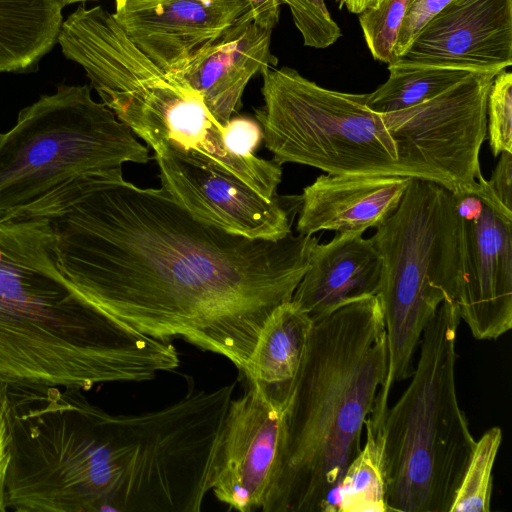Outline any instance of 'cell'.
<instances>
[{"label":"cell","instance_id":"1","mask_svg":"<svg viewBox=\"0 0 512 512\" xmlns=\"http://www.w3.org/2000/svg\"><path fill=\"white\" fill-rule=\"evenodd\" d=\"M25 213L48 221L60 272L91 303L141 334L222 356L240 374L319 240L228 232L122 174L78 179Z\"/></svg>","mask_w":512,"mask_h":512},{"label":"cell","instance_id":"2","mask_svg":"<svg viewBox=\"0 0 512 512\" xmlns=\"http://www.w3.org/2000/svg\"><path fill=\"white\" fill-rule=\"evenodd\" d=\"M179 364L172 342L122 325L68 282L45 218L0 213V385L87 391Z\"/></svg>","mask_w":512,"mask_h":512},{"label":"cell","instance_id":"3","mask_svg":"<svg viewBox=\"0 0 512 512\" xmlns=\"http://www.w3.org/2000/svg\"><path fill=\"white\" fill-rule=\"evenodd\" d=\"M378 295L314 321L287 409L281 468L264 512H336V493L387 373Z\"/></svg>","mask_w":512,"mask_h":512},{"label":"cell","instance_id":"4","mask_svg":"<svg viewBox=\"0 0 512 512\" xmlns=\"http://www.w3.org/2000/svg\"><path fill=\"white\" fill-rule=\"evenodd\" d=\"M459 323L456 302L444 300L423 330L410 384L376 433L389 512H449L469 462L475 440L456 392Z\"/></svg>","mask_w":512,"mask_h":512},{"label":"cell","instance_id":"5","mask_svg":"<svg viewBox=\"0 0 512 512\" xmlns=\"http://www.w3.org/2000/svg\"><path fill=\"white\" fill-rule=\"evenodd\" d=\"M382 260L378 297L388 348L387 373L368 421L381 428L394 385L412 376L421 335L440 304L462 283L461 229L453 194L410 177L396 211L370 238Z\"/></svg>","mask_w":512,"mask_h":512},{"label":"cell","instance_id":"6","mask_svg":"<svg viewBox=\"0 0 512 512\" xmlns=\"http://www.w3.org/2000/svg\"><path fill=\"white\" fill-rule=\"evenodd\" d=\"M11 434L6 506L17 512H110L107 411L81 390L2 385Z\"/></svg>","mask_w":512,"mask_h":512},{"label":"cell","instance_id":"7","mask_svg":"<svg viewBox=\"0 0 512 512\" xmlns=\"http://www.w3.org/2000/svg\"><path fill=\"white\" fill-rule=\"evenodd\" d=\"M148 149L87 85L60 84L0 133V213L20 214L62 187L144 164Z\"/></svg>","mask_w":512,"mask_h":512},{"label":"cell","instance_id":"8","mask_svg":"<svg viewBox=\"0 0 512 512\" xmlns=\"http://www.w3.org/2000/svg\"><path fill=\"white\" fill-rule=\"evenodd\" d=\"M261 75L264 105L256 118L276 163L328 174L411 177L397 161L381 114L366 105L367 94L321 87L290 67H268Z\"/></svg>","mask_w":512,"mask_h":512},{"label":"cell","instance_id":"9","mask_svg":"<svg viewBox=\"0 0 512 512\" xmlns=\"http://www.w3.org/2000/svg\"><path fill=\"white\" fill-rule=\"evenodd\" d=\"M496 75L471 72L419 105L381 114L397 161L411 177L434 181L452 193H480L486 179L479 155L487 135L488 94Z\"/></svg>","mask_w":512,"mask_h":512},{"label":"cell","instance_id":"10","mask_svg":"<svg viewBox=\"0 0 512 512\" xmlns=\"http://www.w3.org/2000/svg\"><path fill=\"white\" fill-rule=\"evenodd\" d=\"M286 419L287 409L252 384L232 398L212 448L208 492L230 509L263 512L281 468Z\"/></svg>","mask_w":512,"mask_h":512},{"label":"cell","instance_id":"11","mask_svg":"<svg viewBox=\"0 0 512 512\" xmlns=\"http://www.w3.org/2000/svg\"><path fill=\"white\" fill-rule=\"evenodd\" d=\"M115 116L149 145L210 171L236 178L266 199L276 196L281 165L255 155L238 156L224 143L222 127L200 96L177 85Z\"/></svg>","mask_w":512,"mask_h":512},{"label":"cell","instance_id":"12","mask_svg":"<svg viewBox=\"0 0 512 512\" xmlns=\"http://www.w3.org/2000/svg\"><path fill=\"white\" fill-rule=\"evenodd\" d=\"M460 222V320L478 340H495L512 327V211L486 187L452 193Z\"/></svg>","mask_w":512,"mask_h":512},{"label":"cell","instance_id":"13","mask_svg":"<svg viewBox=\"0 0 512 512\" xmlns=\"http://www.w3.org/2000/svg\"><path fill=\"white\" fill-rule=\"evenodd\" d=\"M512 64V0H453L388 67L498 74Z\"/></svg>","mask_w":512,"mask_h":512},{"label":"cell","instance_id":"14","mask_svg":"<svg viewBox=\"0 0 512 512\" xmlns=\"http://www.w3.org/2000/svg\"><path fill=\"white\" fill-rule=\"evenodd\" d=\"M162 188L196 217L249 238L277 240L291 231L301 197L266 199L244 182L155 152Z\"/></svg>","mask_w":512,"mask_h":512},{"label":"cell","instance_id":"15","mask_svg":"<svg viewBox=\"0 0 512 512\" xmlns=\"http://www.w3.org/2000/svg\"><path fill=\"white\" fill-rule=\"evenodd\" d=\"M131 41L168 75L184 68L248 9L246 0H152L115 5Z\"/></svg>","mask_w":512,"mask_h":512},{"label":"cell","instance_id":"16","mask_svg":"<svg viewBox=\"0 0 512 512\" xmlns=\"http://www.w3.org/2000/svg\"><path fill=\"white\" fill-rule=\"evenodd\" d=\"M272 31L256 24L246 10L214 43L170 76L197 93L224 127L240 106L249 80L277 64L270 50Z\"/></svg>","mask_w":512,"mask_h":512},{"label":"cell","instance_id":"17","mask_svg":"<svg viewBox=\"0 0 512 512\" xmlns=\"http://www.w3.org/2000/svg\"><path fill=\"white\" fill-rule=\"evenodd\" d=\"M410 177L326 174L303 189L296 229L362 233L378 227L399 207Z\"/></svg>","mask_w":512,"mask_h":512},{"label":"cell","instance_id":"18","mask_svg":"<svg viewBox=\"0 0 512 512\" xmlns=\"http://www.w3.org/2000/svg\"><path fill=\"white\" fill-rule=\"evenodd\" d=\"M381 278L382 260L371 239L362 233H339L314 245L291 300L314 322L347 303L377 295Z\"/></svg>","mask_w":512,"mask_h":512},{"label":"cell","instance_id":"19","mask_svg":"<svg viewBox=\"0 0 512 512\" xmlns=\"http://www.w3.org/2000/svg\"><path fill=\"white\" fill-rule=\"evenodd\" d=\"M313 324L290 300L269 315L259 332L241 375L276 406L288 409Z\"/></svg>","mask_w":512,"mask_h":512},{"label":"cell","instance_id":"20","mask_svg":"<svg viewBox=\"0 0 512 512\" xmlns=\"http://www.w3.org/2000/svg\"><path fill=\"white\" fill-rule=\"evenodd\" d=\"M61 0H0V73L30 71L57 43Z\"/></svg>","mask_w":512,"mask_h":512},{"label":"cell","instance_id":"21","mask_svg":"<svg viewBox=\"0 0 512 512\" xmlns=\"http://www.w3.org/2000/svg\"><path fill=\"white\" fill-rule=\"evenodd\" d=\"M365 431V443L338 486L336 512H389L382 439L367 424Z\"/></svg>","mask_w":512,"mask_h":512},{"label":"cell","instance_id":"22","mask_svg":"<svg viewBox=\"0 0 512 512\" xmlns=\"http://www.w3.org/2000/svg\"><path fill=\"white\" fill-rule=\"evenodd\" d=\"M389 77L367 94L366 105L378 114L397 112L419 105L445 91L471 72L451 68L388 67Z\"/></svg>","mask_w":512,"mask_h":512},{"label":"cell","instance_id":"23","mask_svg":"<svg viewBox=\"0 0 512 512\" xmlns=\"http://www.w3.org/2000/svg\"><path fill=\"white\" fill-rule=\"evenodd\" d=\"M501 443L502 430L497 426L488 429L475 441L449 512L490 511L492 470Z\"/></svg>","mask_w":512,"mask_h":512},{"label":"cell","instance_id":"24","mask_svg":"<svg viewBox=\"0 0 512 512\" xmlns=\"http://www.w3.org/2000/svg\"><path fill=\"white\" fill-rule=\"evenodd\" d=\"M410 0H382L375 7L359 14V23L366 45L375 60L390 64L398 32Z\"/></svg>","mask_w":512,"mask_h":512},{"label":"cell","instance_id":"25","mask_svg":"<svg viewBox=\"0 0 512 512\" xmlns=\"http://www.w3.org/2000/svg\"><path fill=\"white\" fill-rule=\"evenodd\" d=\"M487 132L495 157L512 153V74L499 72L491 84L487 102Z\"/></svg>","mask_w":512,"mask_h":512},{"label":"cell","instance_id":"26","mask_svg":"<svg viewBox=\"0 0 512 512\" xmlns=\"http://www.w3.org/2000/svg\"><path fill=\"white\" fill-rule=\"evenodd\" d=\"M291 10L293 21L305 46L323 49L334 44L342 35L332 19L324 0H280Z\"/></svg>","mask_w":512,"mask_h":512},{"label":"cell","instance_id":"27","mask_svg":"<svg viewBox=\"0 0 512 512\" xmlns=\"http://www.w3.org/2000/svg\"><path fill=\"white\" fill-rule=\"evenodd\" d=\"M453 0H410L394 47V59L409 47L422 27ZM392 61V62H393ZM391 62V63H392Z\"/></svg>","mask_w":512,"mask_h":512},{"label":"cell","instance_id":"28","mask_svg":"<svg viewBox=\"0 0 512 512\" xmlns=\"http://www.w3.org/2000/svg\"><path fill=\"white\" fill-rule=\"evenodd\" d=\"M222 131L228 150L241 157L255 155V150L263 140L261 125L248 117L230 118Z\"/></svg>","mask_w":512,"mask_h":512},{"label":"cell","instance_id":"29","mask_svg":"<svg viewBox=\"0 0 512 512\" xmlns=\"http://www.w3.org/2000/svg\"><path fill=\"white\" fill-rule=\"evenodd\" d=\"M486 182L492 195L512 211V153H501L491 178Z\"/></svg>","mask_w":512,"mask_h":512},{"label":"cell","instance_id":"30","mask_svg":"<svg viewBox=\"0 0 512 512\" xmlns=\"http://www.w3.org/2000/svg\"><path fill=\"white\" fill-rule=\"evenodd\" d=\"M11 461V434L5 397L0 385V512H6V481Z\"/></svg>","mask_w":512,"mask_h":512},{"label":"cell","instance_id":"31","mask_svg":"<svg viewBox=\"0 0 512 512\" xmlns=\"http://www.w3.org/2000/svg\"><path fill=\"white\" fill-rule=\"evenodd\" d=\"M247 12L261 27L274 29L279 21L280 0H246Z\"/></svg>","mask_w":512,"mask_h":512},{"label":"cell","instance_id":"32","mask_svg":"<svg viewBox=\"0 0 512 512\" xmlns=\"http://www.w3.org/2000/svg\"><path fill=\"white\" fill-rule=\"evenodd\" d=\"M382 0H341L339 7L343 6L354 14H360L368 9L377 7Z\"/></svg>","mask_w":512,"mask_h":512},{"label":"cell","instance_id":"33","mask_svg":"<svg viewBox=\"0 0 512 512\" xmlns=\"http://www.w3.org/2000/svg\"><path fill=\"white\" fill-rule=\"evenodd\" d=\"M143 1H152V0H115V5H119V4H122V3H127V2H143ZM203 1H212V0H203Z\"/></svg>","mask_w":512,"mask_h":512},{"label":"cell","instance_id":"34","mask_svg":"<svg viewBox=\"0 0 512 512\" xmlns=\"http://www.w3.org/2000/svg\"><path fill=\"white\" fill-rule=\"evenodd\" d=\"M85 1H92V0H61V2L64 4V6L77 3V2H85Z\"/></svg>","mask_w":512,"mask_h":512}]
</instances>
